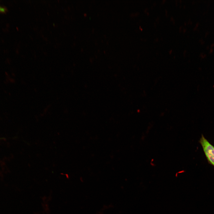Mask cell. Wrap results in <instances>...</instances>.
I'll return each instance as SVG.
<instances>
[{
	"label": "cell",
	"mask_w": 214,
	"mask_h": 214,
	"mask_svg": "<svg viewBox=\"0 0 214 214\" xmlns=\"http://www.w3.org/2000/svg\"><path fill=\"white\" fill-rule=\"evenodd\" d=\"M199 142L202 146L208 162L214 166V147L203 134L202 135Z\"/></svg>",
	"instance_id": "cell-1"
},
{
	"label": "cell",
	"mask_w": 214,
	"mask_h": 214,
	"mask_svg": "<svg viewBox=\"0 0 214 214\" xmlns=\"http://www.w3.org/2000/svg\"><path fill=\"white\" fill-rule=\"evenodd\" d=\"M5 11L4 8L0 6V12H4Z\"/></svg>",
	"instance_id": "cell-2"
}]
</instances>
